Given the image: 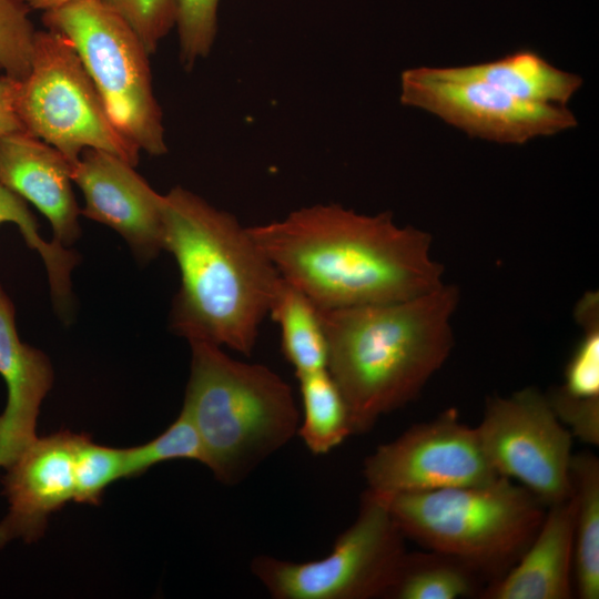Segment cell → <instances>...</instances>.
I'll use <instances>...</instances> for the list:
<instances>
[{"mask_svg":"<svg viewBox=\"0 0 599 599\" xmlns=\"http://www.w3.org/2000/svg\"><path fill=\"white\" fill-rule=\"evenodd\" d=\"M247 231L280 275L319 309L409 300L444 284L432 236L397 225L388 212L316 204Z\"/></svg>","mask_w":599,"mask_h":599,"instance_id":"cell-1","label":"cell"},{"mask_svg":"<svg viewBox=\"0 0 599 599\" xmlns=\"http://www.w3.org/2000/svg\"><path fill=\"white\" fill-rule=\"evenodd\" d=\"M163 224L164 250L181 275L173 332L190 343L251 355L281 278L277 270L235 216L182 186L164 194Z\"/></svg>","mask_w":599,"mask_h":599,"instance_id":"cell-2","label":"cell"},{"mask_svg":"<svg viewBox=\"0 0 599 599\" xmlns=\"http://www.w3.org/2000/svg\"><path fill=\"white\" fill-rule=\"evenodd\" d=\"M459 302L454 285L383 304L319 309L327 369L347 404L354 434L414 400L444 365Z\"/></svg>","mask_w":599,"mask_h":599,"instance_id":"cell-3","label":"cell"},{"mask_svg":"<svg viewBox=\"0 0 599 599\" xmlns=\"http://www.w3.org/2000/svg\"><path fill=\"white\" fill-rule=\"evenodd\" d=\"M190 345L182 409L199 433L205 466L221 483L236 485L297 433L295 398L267 366L237 361L213 344Z\"/></svg>","mask_w":599,"mask_h":599,"instance_id":"cell-4","label":"cell"},{"mask_svg":"<svg viewBox=\"0 0 599 599\" xmlns=\"http://www.w3.org/2000/svg\"><path fill=\"white\" fill-rule=\"evenodd\" d=\"M377 497L406 539L466 562L490 582L517 562L546 514L531 491L506 477L480 486Z\"/></svg>","mask_w":599,"mask_h":599,"instance_id":"cell-5","label":"cell"},{"mask_svg":"<svg viewBox=\"0 0 599 599\" xmlns=\"http://www.w3.org/2000/svg\"><path fill=\"white\" fill-rule=\"evenodd\" d=\"M48 30L74 45L115 128L140 151L167 152L154 95L151 54L129 23L98 0H75L43 12Z\"/></svg>","mask_w":599,"mask_h":599,"instance_id":"cell-6","label":"cell"},{"mask_svg":"<svg viewBox=\"0 0 599 599\" xmlns=\"http://www.w3.org/2000/svg\"><path fill=\"white\" fill-rule=\"evenodd\" d=\"M14 108L23 130L71 165L87 149L139 164L141 151L115 128L74 45L59 32H35L29 73L14 80Z\"/></svg>","mask_w":599,"mask_h":599,"instance_id":"cell-7","label":"cell"},{"mask_svg":"<svg viewBox=\"0 0 599 599\" xmlns=\"http://www.w3.org/2000/svg\"><path fill=\"white\" fill-rule=\"evenodd\" d=\"M405 539L384 501L365 490L354 522L325 557L261 555L251 571L275 599H387L408 552Z\"/></svg>","mask_w":599,"mask_h":599,"instance_id":"cell-8","label":"cell"},{"mask_svg":"<svg viewBox=\"0 0 599 599\" xmlns=\"http://www.w3.org/2000/svg\"><path fill=\"white\" fill-rule=\"evenodd\" d=\"M475 428L499 476L517 480L546 507L572 495V435L538 389L489 398Z\"/></svg>","mask_w":599,"mask_h":599,"instance_id":"cell-9","label":"cell"},{"mask_svg":"<svg viewBox=\"0 0 599 599\" xmlns=\"http://www.w3.org/2000/svg\"><path fill=\"white\" fill-rule=\"evenodd\" d=\"M400 102L428 111L471 136L501 143L522 144L577 125L565 105L520 100L456 67L405 70Z\"/></svg>","mask_w":599,"mask_h":599,"instance_id":"cell-10","label":"cell"},{"mask_svg":"<svg viewBox=\"0 0 599 599\" xmlns=\"http://www.w3.org/2000/svg\"><path fill=\"white\" fill-rule=\"evenodd\" d=\"M367 489L379 497L480 486L499 476L487 460L475 427L454 409L413 425L379 445L363 464Z\"/></svg>","mask_w":599,"mask_h":599,"instance_id":"cell-11","label":"cell"},{"mask_svg":"<svg viewBox=\"0 0 599 599\" xmlns=\"http://www.w3.org/2000/svg\"><path fill=\"white\" fill-rule=\"evenodd\" d=\"M134 167L110 152L87 149L71 166V179L84 197L81 214L116 231L148 262L164 250V195Z\"/></svg>","mask_w":599,"mask_h":599,"instance_id":"cell-12","label":"cell"},{"mask_svg":"<svg viewBox=\"0 0 599 599\" xmlns=\"http://www.w3.org/2000/svg\"><path fill=\"white\" fill-rule=\"evenodd\" d=\"M79 436L63 430L37 437L6 468L1 483L9 511L0 520V548L18 539L38 541L49 516L74 501Z\"/></svg>","mask_w":599,"mask_h":599,"instance_id":"cell-13","label":"cell"},{"mask_svg":"<svg viewBox=\"0 0 599 599\" xmlns=\"http://www.w3.org/2000/svg\"><path fill=\"white\" fill-rule=\"evenodd\" d=\"M71 166L55 148L26 131L0 140V183L39 210L51 224L53 241L64 247L81 234Z\"/></svg>","mask_w":599,"mask_h":599,"instance_id":"cell-14","label":"cell"},{"mask_svg":"<svg viewBox=\"0 0 599 599\" xmlns=\"http://www.w3.org/2000/svg\"><path fill=\"white\" fill-rule=\"evenodd\" d=\"M0 375L8 396L0 414V468L37 439L41 404L53 384L48 356L19 338L14 306L0 284Z\"/></svg>","mask_w":599,"mask_h":599,"instance_id":"cell-15","label":"cell"},{"mask_svg":"<svg viewBox=\"0 0 599 599\" xmlns=\"http://www.w3.org/2000/svg\"><path fill=\"white\" fill-rule=\"evenodd\" d=\"M573 494L548 506L517 562L488 583L481 599H570L573 595Z\"/></svg>","mask_w":599,"mask_h":599,"instance_id":"cell-16","label":"cell"},{"mask_svg":"<svg viewBox=\"0 0 599 599\" xmlns=\"http://www.w3.org/2000/svg\"><path fill=\"white\" fill-rule=\"evenodd\" d=\"M456 68L465 75L488 82L520 100L539 104L565 105L582 84L579 75L557 69L528 49L494 61Z\"/></svg>","mask_w":599,"mask_h":599,"instance_id":"cell-17","label":"cell"},{"mask_svg":"<svg viewBox=\"0 0 599 599\" xmlns=\"http://www.w3.org/2000/svg\"><path fill=\"white\" fill-rule=\"evenodd\" d=\"M576 501L573 527V590L580 599L599 598V459L572 454L570 464Z\"/></svg>","mask_w":599,"mask_h":599,"instance_id":"cell-18","label":"cell"},{"mask_svg":"<svg viewBox=\"0 0 599 599\" xmlns=\"http://www.w3.org/2000/svg\"><path fill=\"white\" fill-rule=\"evenodd\" d=\"M268 315L281 328V348L295 375L327 368V342L318 307L281 276Z\"/></svg>","mask_w":599,"mask_h":599,"instance_id":"cell-19","label":"cell"},{"mask_svg":"<svg viewBox=\"0 0 599 599\" xmlns=\"http://www.w3.org/2000/svg\"><path fill=\"white\" fill-rule=\"evenodd\" d=\"M485 577L466 562L436 551L407 552L387 599L480 597Z\"/></svg>","mask_w":599,"mask_h":599,"instance_id":"cell-20","label":"cell"},{"mask_svg":"<svg viewBox=\"0 0 599 599\" xmlns=\"http://www.w3.org/2000/svg\"><path fill=\"white\" fill-rule=\"evenodd\" d=\"M296 377L303 406L297 434L312 454H328L354 434L345 398L327 368Z\"/></svg>","mask_w":599,"mask_h":599,"instance_id":"cell-21","label":"cell"},{"mask_svg":"<svg viewBox=\"0 0 599 599\" xmlns=\"http://www.w3.org/2000/svg\"><path fill=\"white\" fill-rule=\"evenodd\" d=\"M6 222L14 223L28 246L40 254L48 272L54 306L59 313L68 314L72 303L70 276L78 263V255L53 240L44 241L27 201L0 183V224Z\"/></svg>","mask_w":599,"mask_h":599,"instance_id":"cell-22","label":"cell"},{"mask_svg":"<svg viewBox=\"0 0 599 599\" xmlns=\"http://www.w3.org/2000/svg\"><path fill=\"white\" fill-rule=\"evenodd\" d=\"M173 459L206 463L199 433L184 409L161 435L146 444L125 449L124 478L138 477L152 466Z\"/></svg>","mask_w":599,"mask_h":599,"instance_id":"cell-23","label":"cell"},{"mask_svg":"<svg viewBox=\"0 0 599 599\" xmlns=\"http://www.w3.org/2000/svg\"><path fill=\"white\" fill-rule=\"evenodd\" d=\"M578 321L586 332L568 362L565 383L558 389L576 399L599 398L598 297L590 293L577 307Z\"/></svg>","mask_w":599,"mask_h":599,"instance_id":"cell-24","label":"cell"},{"mask_svg":"<svg viewBox=\"0 0 599 599\" xmlns=\"http://www.w3.org/2000/svg\"><path fill=\"white\" fill-rule=\"evenodd\" d=\"M125 449L95 444L80 434L75 456V497L81 504L99 505L104 490L124 478Z\"/></svg>","mask_w":599,"mask_h":599,"instance_id":"cell-25","label":"cell"},{"mask_svg":"<svg viewBox=\"0 0 599 599\" xmlns=\"http://www.w3.org/2000/svg\"><path fill=\"white\" fill-rule=\"evenodd\" d=\"M23 0H0V72L14 80L27 77L37 30Z\"/></svg>","mask_w":599,"mask_h":599,"instance_id":"cell-26","label":"cell"},{"mask_svg":"<svg viewBox=\"0 0 599 599\" xmlns=\"http://www.w3.org/2000/svg\"><path fill=\"white\" fill-rule=\"evenodd\" d=\"M217 7L219 0H177L175 27L184 69L191 70L211 52L217 32Z\"/></svg>","mask_w":599,"mask_h":599,"instance_id":"cell-27","label":"cell"},{"mask_svg":"<svg viewBox=\"0 0 599 599\" xmlns=\"http://www.w3.org/2000/svg\"><path fill=\"white\" fill-rule=\"evenodd\" d=\"M123 18L150 53L175 27L177 0H98Z\"/></svg>","mask_w":599,"mask_h":599,"instance_id":"cell-28","label":"cell"},{"mask_svg":"<svg viewBox=\"0 0 599 599\" xmlns=\"http://www.w3.org/2000/svg\"><path fill=\"white\" fill-rule=\"evenodd\" d=\"M558 419L581 441L599 444V398L576 399L558 388L546 395Z\"/></svg>","mask_w":599,"mask_h":599,"instance_id":"cell-29","label":"cell"},{"mask_svg":"<svg viewBox=\"0 0 599 599\" xmlns=\"http://www.w3.org/2000/svg\"><path fill=\"white\" fill-rule=\"evenodd\" d=\"M24 131L14 108V80L0 75V140L11 133Z\"/></svg>","mask_w":599,"mask_h":599,"instance_id":"cell-30","label":"cell"},{"mask_svg":"<svg viewBox=\"0 0 599 599\" xmlns=\"http://www.w3.org/2000/svg\"><path fill=\"white\" fill-rule=\"evenodd\" d=\"M31 10H41L43 12L62 7L75 0H23Z\"/></svg>","mask_w":599,"mask_h":599,"instance_id":"cell-31","label":"cell"}]
</instances>
